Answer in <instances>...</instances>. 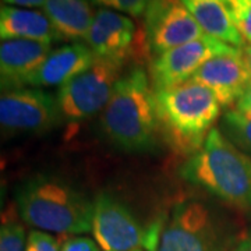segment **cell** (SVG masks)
<instances>
[{
  "mask_svg": "<svg viewBox=\"0 0 251 251\" xmlns=\"http://www.w3.org/2000/svg\"><path fill=\"white\" fill-rule=\"evenodd\" d=\"M100 131L125 152H147L156 145L159 122L155 92L143 67H133L119 78L100 113Z\"/></svg>",
  "mask_w": 251,
  "mask_h": 251,
  "instance_id": "1",
  "label": "cell"
},
{
  "mask_svg": "<svg viewBox=\"0 0 251 251\" xmlns=\"http://www.w3.org/2000/svg\"><path fill=\"white\" fill-rule=\"evenodd\" d=\"M20 218L44 232L81 234L92 230L94 202L62 177L38 173L16 187Z\"/></svg>",
  "mask_w": 251,
  "mask_h": 251,
  "instance_id": "2",
  "label": "cell"
},
{
  "mask_svg": "<svg viewBox=\"0 0 251 251\" xmlns=\"http://www.w3.org/2000/svg\"><path fill=\"white\" fill-rule=\"evenodd\" d=\"M180 177L239 211L251 212V156L214 128L179 169Z\"/></svg>",
  "mask_w": 251,
  "mask_h": 251,
  "instance_id": "3",
  "label": "cell"
},
{
  "mask_svg": "<svg viewBox=\"0 0 251 251\" xmlns=\"http://www.w3.org/2000/svg\"><path fill=\"white\" fill-rule=\"evenodd\" d=\"M155 106L159 130L172 148L184 155L204 145L222 109L212 91L193 80L155 92Z\"/></svg>",
  "mask_w": 251,
  "mask_h": 251,
  "instance_id": "4",
  "label": "cell"
},
{
  "mask_svg": "<svg viewBox=\"0 0 251 251\" xmlns=\"http://www.w3.org/2000/svg\"><path fill=\"white\" fill-rule=\"evenodd\" d=\"M233 224L211 202L186 198L173 205L152 251H232Z\"/></svg>",
  "mask_w": 251,
  "mask_h": 251,
  "instance_id": "5",
  "label": "cell"
},
{
  "mask_svg": "<svg viewBox=\"0 0 251 251\" xmlns=\"http://www.w3.org/2000/svg\"><path fill=\"white\" fill-rule=\"evenodd\" d=\"M122 63L95 57L90 67L57 90L64 120L77 123L102 113L123 70Z\"/></svg>",
  "mask_w": 251,
  "mask_h": 251,
  "instance_id": "6",
  "label": "cell"
},
{
  "mask_svg": "<svg viewBox=\"0 0 251 251\" xmlns=\"http://www.w3.org/2000/svg\"><path fill=\"white\" fill-rule=\"evenodd\" d=\"M92 233L102 251H152L158 227L145 230L120 200L100 193L94 200Z\"/></svg>",
  "mask_w": 251,
  "mask_h": 251,
  "instance_id": "7",
  "label": "cell"
},
{
  "mask_svg": "<svg viewBox=\"0 0 251 251\" xmlns=\"http://www.w3.org/2000/svg\"><path fill=\"white\" fill-rule=\"evenodd\" d=\"M63 120L57 97L38 88L1 91L0 125L9 134H44Z\"/></svg>",
  "mask_w": 251,
  "mask_h": 251,
  "instance_id": "8",
  "label": "cell"
},
{
  "mask_svg": "<svg viewBox=\"0 0 251 251\" xmlns=\"http://www.w3.org/2000/svg\"><path fill=\"white\" fill-rule=\"evenodd\" d=\"M204 35L181 0H150L144 14V46L148 54L155 57Z\"/></svg>",
  "mask_w": 251,
  "mask_h": 251,
  "instance_id": "9",
  "label": "cell"
},
{
  "mask_svg": "<svg viewBox=\"0 0 251 251\" xmlns=\"http://www.w3.org/2000/svg\"><path fill=\"white\" fill-rule=\"evenodd\" d=\"M239 49L240 48L205 34L193 42L155 56L150 64L151 85L155 92L171 90L191 80L198 69L209 59L221 54L234 53Z\"/></svg>",
  "mask_w": 251,
  "mask_h": 251,
  "instance_id": "10",
  "label": "cell"
},
{
  "mask_svg": "<svg viewBox=\"0 0 251 251\" xmlns=\"http://www.w3.org/2000/svg\"><path fill=\"white\" fill-rule=\"evenodd\" d=\"M137 31L134 21L126 14L109 9H100L85 38V45L95 57L125 64L135 50Z\"/></svg>",
  "mask_w": 251,
  "mask_h": 251,
  "instance_id": "11",
  "label": "cell"
},
{
  "mask_svg": "<svg viewBox=\"0 0 251 251\" xmlns=\"http://www.w3.org/2000/svg\"><path fill=\"white\" fill-rule=\"evenodd\" d=\"M191 80L209 88L222 108H229L242 97L250 84L251 75L243 60L242 49H239L234 53L209 59L198 69Z\"/></svg>",
  "mask_w": 251,
  "mask_h": 251,
  "instance_id": "12",
  "label": "cell"
},
{
  "mask_svg": "<svg viewBox=\"0 0 251 251\" xmlns=\"http://www.w3.org/2000/svg\"><path fill=\"white\" fill-rule=\"evenodd\" d=\"M52 52L50 45L27 41L6 39L0 45L1 91L17 90L29 85L39 67Z\"/></svg>",
  "mask_w": 251,
  "mask_h": 251,
  "instance_id": "13",
  "label": "cell"
},
{
  "mask_svg": "<svg viewBox=\"0 0 251 251\" xmlns=\"http://www.w3.org/2000/svg\"><path fill=\"white\" fill-rule=\"evenodd\" d=\"M95 60L88 46L81 42H74L53 49L45 63L39 67L29 81V85L38 88L45 87H62L67 81L85 72Z\"/></svg>",
  "mask_w": 251,
  "mask_h": 251,
  "instance_id": "14",
  "label": "cell"
},
{
  "mask_svg": "<svg viewBox=\"0 0 251 251\" xmlns=\"http://www.w3.org/2000/svg\"><path fill=\"white\" fill-rule=\"evenodd\" d=\"M0 38L1 41L27 39L46 45L60 41V36L44 11L7 4H3L0 9Z\"/></svg>",
  "mask_w": 251,
  "mask_h": 251,
  "instance_id": "15",
  "label": "cell"
},
{
  "mask_svg": "<svg viewBox=\"0 0 251 251\" xmlns=\"http://www.w3.org/2000/svg\"><path fill=\"white\" fill-rule=\"evenodd\" d=\"M44 13L62 41H80L88 35L95 13L88 0H46Z\"/></svg>",
  "mask_w": 251,
  "mask_h": 251,
  "instance_id": "16",
  "label": "cell"
},
{
  "mask_svg": "<svg viewBox=\"0 0 251 251\" xmlns=\"http://www.w3.org/2000/svg\"><path fill=\"white\" fill-rule=\"evenodd\" d=\"M206 35L242 48L244 39L234 27L225 0H181Z\"/></svg>",
  "mask_w": 251,
  "mask_h": 251,
  "instance_id": "17",
  "label": "cell"
},
{
  "mask_svg": "<svg viewBox=\"0 0 251 251\" xmlns=\"http://www.w3.org/2000/svg\"><path fill=\"white\" fill-rule=\"evenodd\" d=\"M221 133L240 151L251 156V116L234 108L227 109L219 125Z\"/></svg>",
  "mask_w": 251,
  "mask_h": 251,
  "instance_id": "18",
  "label": "cell"
},
{
  "mask_svg": "<svg viewBox=\"0 0 251 251\" xmlns=\"http://www.w3.org/2000/svg\"><path fill=\"white\" fill-rule=\"evenodd\" d=\"M27 239L24 225L17 218L3 215L0 227V251H25Z\"/></svg>",
  "mask_w": 251,
  "mask_h": 251,
  "instance_id": "19",
  "label": "cell"
},
{
  "mask_svg": "<svg viewBox=\"0 0 251 251\" xmlns=\"http://www.w3.org/2000/svg\"><path fill=\"white\" fill-rule=\"evenodd\" d=\"M234 27L244 42L251 44V0H225Z\"/></svg>",
  "mask_w": 251,
  "mask_h": 251,
  "instance_id": "20",
  "label": "cell"
},
{
  "mask_svg": "<svg viewBox=\"0 0 251 251\" xmlns=\"http://www.w3.org/2000/svg\"><path fill=\"white\" fill-rule=\"evenodd\" d=\"M91 1L103 9L125 13L134 18L143 17L150 3V0H91Z\"/></svg>",
  "mask_w": 251,
  "mask_h": 251,
  "instance_id": "21",
  "label": "cell"
},
{
  "mask_svg": "<svg viewBox=\"0 0 251 251\" xmlns=\"http://www.w3.org/2000/svg\"><path fill=\"white\" fill-rule=\"evenodd\" d=\"M25 251H62L60 242L44 230H31L27 239Z\"/></svg>",
  "mask_w": 251,
  "mask_h": 251,
  "instance_id": "22",
  "label": "cell"
},
{
  "mask_svg": "<svg viewBox=\"0 0 251 251\" xmlns=\"http://www.w3.org/2000/svg\"><path fill=\"white\" fill-rule=\"evenodd\" d=\"M62 251H100L98 243L94 242L90 237L77 236L70 237L63 243Z\"/></svg>",
  "mask_w": 251,
  "mask_h": 251,
  "instance_id": "23",
  "label": "cell"
},
{
  "mask_svg": "<svg viewBox=\"0 0 251 251\" xmlns=\"http://www.w3.org/2000/svg\"><path fill=\"white\" fill-rule=\"evenodd\" d=\"M234 109L251 116V81L250 84L247 85V88L242 94V97L237 99V102L234 103Z\"/></svg>",
  "mask_w": 251,
  "mask_h": 251,
  "instance_id": "24",
  "label": "cell"
},
{
  "mask_svg": "<svg viewBox=\"0 0 251 251\" xmlns=\"http://www.w3.org/2000/svg\"><path fill=\"white\" fill-rule=\"evenodd\" d=\"M7 6L23 7V9H39L45 6L46 0H3Z\"/></svg>",
  "mask_w": 251,
  "mask_h": 251,
  "instance_id": "25",
  "label": "cell"
},
{
  "mask_svg": "<svg viewBox=\"0 0 251 251\" xmlns=\"http://www.w3.org/2000/svg\"><path fill=\"white\" fill-rule=\"evenodd\" d=\"M232 251H251V227L247 230V233L243 236L237 242Z\"/></svg>",
  "mask_w": 251,
  "mask_h": 251,
  "instance_id": "26",
  "label": "cell"
},
{
  "mask_svg": "<svg viewBox=\"0 0 251 251\" xmlns=\"http://www.w3.org/2000/svg\"><path fill=\"white\" fill-rule=\"evenodd\" d=\"M240 49H242L243 60L246 63V67L251 75V44H244Z\"/></svg>",
  "mask_w": 251,
  "mask_h": 251,
  "instance_id": "27",
  "label": "cell"
}]
</instances>
